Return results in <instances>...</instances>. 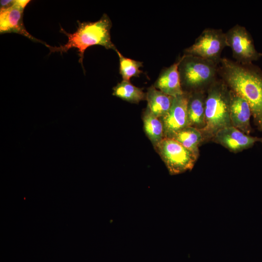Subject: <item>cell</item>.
<instances>
[{
	"label": "cell",
	"mask_w": 262,
	"mask_h": 262,
	"mask_svg": "<svg viewBox=\"0 0 262 262\" xmlns=\"http://www.w3.org/2000/svg\"><path fill=\"white\" fill-rule=\"evenodd\" d=\"M218 73L230 90L248 102L254 124L262 131V69L253 63L243 64L222 57Z\"/></svg>",
	"instance_id": "obj_1"
},
{
	"label": "cell",
	"mask_w": 262,
	"mask_h": 262,
	"mask_svg": "<svg viewBox=\"0 0 262 262\" xmlns=\"http://www.w3.org/2000/svg\"><path fill=\"white\" fill-rule=\"evenodd\" d=\"M78 27L77 31L73 33H67L61 28V33L68 37L67 42L60 47H52L48 44L46 46L49 48L50 53L67 52L72 48L78 49L80 57L79 63L82 67L84 53L86 49L94 45H100L106 49H112L115 51L117 50L111 39L110 30L112 22L104 14L99 20L95 22L78 21Z\"/></svg>",
	"instance_id": "obj_2"
},
{
	"label": "cell",
	"mask_w": 262,
	"mask_h": 262,
	"mask_svg": "<svg viewBox=\"0 0 262 262\" xmlns=\"http://www.w3.org/2000/svg\"><path fill=\"white\" fill-rule=\"evenodd\" d=\"M229 89L218 78L206 91L203 139L213 138L220 130L232 126L229 115Z\"/></svg>",
	"instance_id": "obj_3"
},
{
	"label": "cell",
	"mask_w": 262,
	"mask_h": 262,
	"mask_svg": "<svg viewBox=\"0 0 262 262\" xmlns=\"http://www.w3.org/2000/svg\"><path fill=\"white\" fill-rule=\"evenodd\" d=\"M218 65L199 57L183 54L180 57L179 71L184 92H206L219 78Z\"/></svg>",
	"instance_id": "obj_4"
},
{
	"label": "cell",
	"mask_w": 262,
	"mask_h": 262,
	"mask_svg": "<svg viewBox=\"0 0 262 262\" xmlns=\"http://www.w3.org/2000/svg\"><path fill=\"white\" fill-rule=\"evenodd\" d=\"M155 149L171 175L191 170L198 158L193 152L172 138H164Z\"/></svg>",
	"instance_id": "obj_5"
},
{
	"label": "cell",
	"mask_w": 262,
	"mask_h": 262,
	"mask_svg": "<svg viewBox=\"0 0 262 262\" xmlns=\"http://www.w3.org/2000/svg\"><path fill=\"white\" fill-rule=\"evenodd\" d=\"M226 47L225 33L222 29L206 28L194 43L184 49L183 54L199 57L219 64L222 52Z\"/></svg>",
	"instance_id": "obj_6"
},
{
	"label": "cell",
	"mask_w": 262,
	"mask_h": 262,
	"mask_svg": "<svg viewBox=\"0 0 262 262\" xmlns=\"http://www.w3.org/2000/svg\"><path fill=\"white\" fill-rule=\"evenodd\" d=\"M227 47L232 52L235 61L250 64L262 57L256 49L252 36L245 26L236 24L225 33Z\"/></svg>",
	"instance_id": "obj_7"
},
{
	"label": "cell",
	"mask_w": 262,
	"mask_h": 262,
	"mask_svg": "<svg viewBox=\"0 0 262 262\" xmlns=\"http://www.w3.org/2000/svg\"><path fill=\"white\" fill-rule=\"evenodd\" d=\"M30 2L29 0H14L12 5L0 9V33H16L35 42H45L32 36L26 29L23 22V11Z\"/></svg>",
	"instance_id": "obj_8"
},
{
	"label": "cell",
	"mask_w": 262,
	"mask_h": 262,
	"mask_svg": "<svg viewBox=\"0 0 262 262\" xmlns=\"http://www.w3.org/2000/svg\"><path fill=\"white\" fill-rule=\"evenodd\" d=\"M189 93L173 97L168 113L161 119L164 126V138H172L180 130L189 126L187 105Z\"/></svg>",
	"instance_id": "obj_9"
},
{
	"label": "cell",
	"mask_w": 262,
	"mask_h": 262,
	"mask_svg": "<svg viewBox=\"0 0 262 262\" xmlns=\"http://www.w3.org/2000/svg\"><path fill=\"white\" fill-rule=\"evenodd\" d=\"M213 140L229 150L238 152L252 147L255 143L261 141V138L250 136L230 126L219 131Z\"/></svg>",
	"instance_id": "obj_10"
},
{
	"label": "cell",
	"mask_w": 262,
	"mask_h": 262,
	"mask_svg": "<svg viewBox=\"0 0 262 262\" xmlns=\"http://www.w3.org/2000/svg\"><path fill=\"white\" fill-rule=\"evenodd\" d=\"M229 107L232 126L248 135L252 131L250 123L252 114L248 102L229 89Z\"/></svg>",
	"instance_id": "obj_11"
},
{
	"label": "cell",
	"mask_w": 262,
	"mask_h": 262,
	"mask_svg": "<svg viewBox=\"0 0 262 262\" xmlns=\"http://www.w3.org/2000/svg\"><path fill=\"white\" fill-rule=\"evenodd\" d=\"M180 61V57L169 67L164 69L153 85L157 89L172 97L181 95L184 93L179 71Z\"/></svg>",
	"instance_id": "obj_12"
},
{
	"label": "cell",
	"mask_w": 262,
	"mask_h": 262,
	"mask_svg": "<svg viewBox=\"0 0 262 262\" xmlns=\"http://www.w3.org/2000/svg\"><path fill=\"white\" fill-rule=\"evenodd\" d=\"M189 93L187 105L189 126L200 131L205 126V101L206 92L198 91Z\"/></svg>",
	"instance_id": "obj_13"
},
{
	"label": "cell",
	"mask_w": 262,
	"mask_h": 262,
	"mask_svg": "<svg viewBox=\"0 0 262 262\" xmlns=\"http://www.w3.org/2000/svg\"><path fill=\"white\" fill-rule=\"evenodd\" d=\"M173 97L167 95L154 86L148 88L146 93L147 107L156 117L162 119L169 111Z\"/></svg>",
	"instance_id": "obj_14"
},
{
	"label": "cell",
	"mask_w": 262,
	"mask_h": 262,
	"mask_svg": "<svg viewBox=\"0 0 262 262\" xmlns=\"http://www.w3.org/2000/svg\"><path fill=\"white\" fill-rule=\"evenodd\" d=\"M143 121L145 132L155 148L164 138L163 122L147 107L143 113Z\"/></svg>",
	"instance_id": "obj_15"
},
{
	"label": "cell",
	"mask_w": 262,
	"mask_h": 262,
	"mask_svg": "<svg viewBox=\"0 0 262 262\" xmlns=\"http://www.w3.org/2000/svg\"><path fill=\"white\" fill-rule=\"evenodd\" d=\"M172 139L198 156V147L203 140L202 135L199 130L190 126L187 127L176 133Z\"/></svg>",
	"instance_id": "obj_16"
},
{
	"label": "cell",
	"mask_w": 262,
	"mask_h": 262,
	"mask_svg": "<svg viewBox=\"0 0 262 262\" xmlns=\"http://www.w3.org/2000/svg\"><path fill=\"white\" fill-rule=\"evenodd\" d=\"M113 95L133 103H138L146 99V93L144 92L142 88L125 81H122L113 88Z\"/></svg>",
	"instance_id": "obj_17"
},
{
	"label": "cell",
	"mask_w": 262,
	"mask_h": 262,
	"mask_svg": "<svg viewBox=\"0 0 262 262\" xmlns=\"http://www.w3.org/2000/svg\"><path fill=\"white\" fill-rule=\"evenodd\" d=\"M119 59V73L123 81L130 82L131 78L138 77L143 72L140 67L143 66L142 62L125 57L118 50H116Z\"/></svg>",
	"instance_id": "obj_18"
},
{
	"label": "cell",
	"mask_w": 262,
	"mask_h": 262,
	"mask_svg": "<svg viewBox=\"0 0 262 262\" xmlns=\"http://www.w3.org/2000/svg\"><path fill=\"white\" fill-rule=\"evenodd\" d=\"M13 3V0H0V8H6L9 6H10L12 5Z\"/></svg>",
	"instance_id": "obj_19"
},
{
	"label": "cell",
	"mask_w": 262,
	"mask_h": 262,
	"mask_svg": "<svg viewBox=\"0 0 262 262\" xmlns=\"http://www.w3.org/2000/svg\"><path fill=\"white\" fill-rule=\"evenodd\" d=\"M261 142H262V138H261Z\"/></svg>",
	"instance_id": "obj_20"
}]
</instances>
